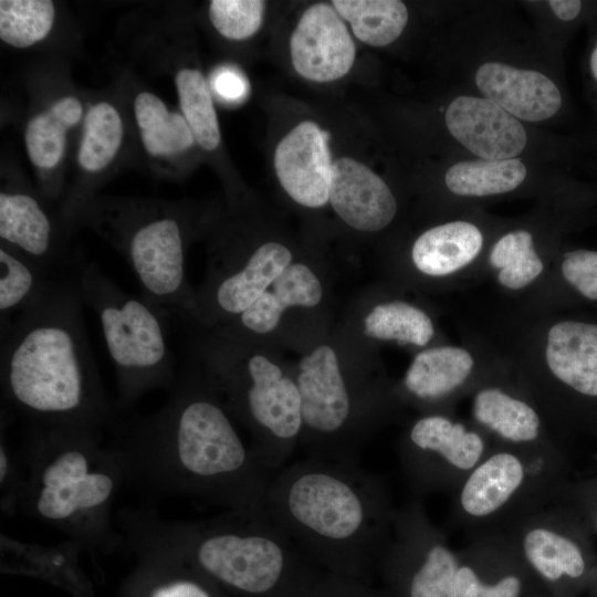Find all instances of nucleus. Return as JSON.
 I'll use <instances>...</instances> for the list:
<instances>
[{"instance_id":"1","label":"nucleus","mask_w":597,"mask_h":597,"mask_svg":"<svg viewBox=\"0 0 597 597\" xmlns=\"http://www.w3.org/2000/svg\"><path fill=\"white\" fill-rule=\"evenodd\" d=\"M107 430L126 485L145 496H184L266 514L275 473L245 444L212 386L184 376L157 411L117 415Z\"/></svg>"},{"instance_id":"2","label":"nucleus","mask_w":597,"mask_h":597,"mask_svg":"<svg viewBox=\"0 0 597 597\" xmlns=\"http://www.w3.org/2000/svg\"><path fill=\"white\" fill-rule=\"evenodd\" d=\"M83 304L78 272L56 280L2 338V398L29 426L104 433L117 416L88 345Z\"/></svg>"},{"instance_id":"3","label":"nucleus","mask_w":597,"mask_h":597,"mask_svg":"<svg viewBox=\"0 0 597 597\" xmlns=\"http://www.w3.org/2000/svg\"><path fill=\"white\" fill-rule=\"evenodd\" d=\"M265 512L323 572L368 582L397 507L384 479L359 463L306 457L274 474Z\"/></svg>"},{"instance_id":"4","label":"nucleus","mask_w":597,"mask_h":597,"mask_svg":"<svg viewBox=\"0 0 597 597\" xmlns=\"http://www.w3.org/2000/svg\"><path fill=\"white\" fill-rule=\"evenodd\" d=\"M116 521L125 545L164 552L245 597H306L325 573L266 514L185 522L125 507Z\"/></svg>"},{"instance_id":"5","label":"nucleus","mask_w":597,"mask_h":597,"mask_svg":"<svg viewBox=\"0 0 597 597\" xmlns=\"http://www.w3.org/2000/svg\"><path fill=\"white\" fill-rule=\"evenodd\" d=\"M103 433L29 426L18 451L17 512L51 525L84 549L112 552L125 544L113 526V505L126 485Z\"/></svg>"},{"instance_id":"6","label":"nucleus","mask_w":597,"mask_h":597,"mask_svg":"<svg viewBox=\"0 0 597 597\" xmlns=\"http://www.w3.org/2000/svg\"><path fill=\"white\" fill-rule=\"evenodd\" d=\"M536 333L519 380L568 452L574 441L597 444V321L561 316Z\"/></svg>"},{"instance_id":"7","label":"nucleus","mask_w":597,"mask_h":597,"mask_svg":"<svg viewBox=\"0 0 597 597\" xmlns=\"http://www.w3.org/2000/svg\"><path fill=\"white\" fill-rule=\"evenodd\" d=\"M573 473V458L563 447L494 446L452 494L450 521L470 541L503 533L554 502Z\"/></svg>"},{"instance_id":"8","label":"nucleus","mask_w":597,"mask_h":597,"mask_svg":"<svg viewBox=\"0 0 597 597\" xmlns=\"http://www.w3.org/2000/svg\"><path fill=\"white\" fill-rule=\"evenodd\" d=\"M78 285L84 304L96 313L115 367L118 415L128 413L145 394L176 383L163 310L126 293L97 264L82 263Z\"/></svg>"},{"instance_id":"9","label":"nucleus","mask_w":597,"mask_h":597,"mask_svg":"<svg viewBox=\"0 0 597 597\" xmlns=\"http://www.w3.org/2000/svg\"><path fill=\"white\" fill-rule=\"evenodd\" d=\"M88 222L117 248L143 297L169 317H193L196 295L185 275V231L174 208L148 203L97 205Z\"/></svg>"},{"instance_id":"10","label":"nucleus","mask_w":597,"mask_h":597,"mask_svg":"<svg viewBox=\"0 0 597 597\" xmlns=\"http://www.w3.org/2000/svg\"><path fill=\"white\" fill-rule=\"evenodd\" d=\"M206 350L218 387L254 436V451L276 473L301 440L303 421L296 380L261 354L249 356L238 367L210 348Z\"/></svg>"},{"instance_id":"11","label":"nucleus","mask_w":597,"mask_h":597,"mask_svg":"<svg viewBox=\"0 0 597 597\" xmlns=\"http://www.w3.org/2000/svg\"><path fill=\"white\" fill-rule=\"evenodd\" d=\"M503 534L552 597H576L597 561L594 536L566 504H551L512 523Z\"/></svg>"},{"instance_id":"12","label":"nucleus","mask_w":597,"mask_h":597,"mask_svg":"<svg viewBox=\"0 0 597 597\" xmlns=\"http://www.w3.org/2000/svg\"><path fill=\"white\" fill-rule=\"evenodd\" d=\"M458 551L432 523L419 496L397 507L377 573L390 597H458Z\"/></svg>"},{"instance_id":"13","label":"nucleus","mask_w":597,"mask_h":597,"mask_svg":"<svg viewBox=\"0 0 597 597\" xmlns=\"http://www.w3.org/2000/svg\"><path fill=\"white\" fill-rule=\"evenodd\" d=\"M495 444L471 421L450 412L423 413L402 434L398 458L417 495L453 494Z\"/></svg>"},{"instance_id":"14","label":"nucleus","mask_w":597,"mask_h":597,"mask_svg":"<svg viewBox=\"0 0 597 597\" xmlns=\"http://www.w3.org/2000/svg\"><path fill=\"white\" fill-rule=\"evenodd\" d=\"M470 421L495 446L520 450L563 447L519 379L511 381L504 374L492 373L470 392Z\"/></svg>"},{"instance_id":"15","label":"nucleus","mask_w":597,"mask_h":597,"mask_svg":"<svg viewBox=\"0 0 597 597\" xmlns=\"http://www.w3.org/2000/svg\"><path fill=\"white\" fill-rule=\"evenodd\" d=\"M458 563V597L549 596L503 533L471 540Z\"/></svg>"},{"instance_id":"16","label":"nucleus","mask_w":597,"mask_h":597,"mask_svg":"<svg viewBox=\"0 0 597 597\" xmlns=\"http://www.w3.org/2000/svg\"><path fill=\"white\" fill-rule=\"evenodd\" d=\"M493 371L463 345H439L419 352L402 379V391L426 412H450L452 405Z\"/></svg>"},{"instance_id":"17","label":"nucleus","mask_w":597,"mask_h":597,"mask_svg":"<svg viewBox=\"0 0 597 597\" xmlns=\"http://www.w3.org/2000/svg\"><path fill=\"white\" fill-rule=\"evenodd\" d=\"M295 71L313 82H331L352 69L356 48L333 6L315 3L300 18L290 40Z\"/></svg>"},{"instance_id":"18","label":"nucleus","mask_w":597,"mask_h":597,"mask_svg":"<svg viewBox=\"0 0 597 597\" xmlns=\"http://www.w3.org/2000/svg\"><path fill=\"white\" fill-rule=\"evenodd\" d=\"M0 238L54 280L75 275L83 263L63 250L51 216L35 197L23 191H1Z\"/></svg>"},{"instance_id":"19","label":"nucleus","mask_w":597,"mask_h":597,"mask_svg":"<svg viewBox=\"0 0 597 597\" xmlns=\"http://www.w3.org/2000/svg\"><path fill=\"white\" fill-rule=\"evenodd\" d=\"M328 133L303 121L286 134L274 153L276 177L297 203L318 208L328 202L333 163Z\"/></svg>"},{"instance_id":"20","label":"nucleus","mask_w":597,"mask_h":597,"mask_svg":"<svg viewBox=\"0 0 597 597\" xmlns=\"http://www.w3.org/2000/svg\"><path fill=\"white\" fill-rule=\"evenodd\" d=\"M444 118L451 135L481 159H512L526 145L522 124L488 98L459 96Z\"/></svg>"},{"instance_id":"21","label":"nucleus","mask_w":597,"mask_h":597,"mask_svg":"<svg viewBox=\"0 0 597 597\" xmlns=\"http://www.w3.org/2000/svg\"><path fill=\"white\" fill-rule=\"evenodd\" d=\"M328 201L345 223L365 232L383 230L397 212L396 198L386 182L350 157L333 163Z\"/></svg>"},{"instance_id":"22","label":"nucleus","mask_w":597,"mask_h":597,"mask_svg":"<svg viewBox=\"0 0 597 597\" xmlns=\"http://www.w3.org/2000/svg\"><path fill=\"white\" fill-rule=\"evenodd\" d=\"M291 261L292 254L283 244H261L251 252L238 273L196 297L193 317L212 321L240 315L269 289Z\"/></svg>"},{"instance_id":"23","label":"nucleus","mask_w":597,"mask_h":597,"mask_svg":"<svg viewBox=\"0 0 597 597\" xmlns=\"http://www.w3.org/2000/svg\"><path fill=\"white\" fill-rule=\"evenodd\" d=\"M475 84L485 98L523 121L547 119L562 105L556 84L546 75L532 70L489 62L478 69Z\"/></svg>"},{"instance_id":"24","label":"nucleus","mask_w":597,"mask_h":597,"mask_svg":"<svg viewBox=\"0 0 597 597\" xmlns=\"http://www.w3.org/2000/svg\"><path fill=\"white\" fill-rule=\"evenodd\" d=\"M484 237L478 226L455 220L432 227L412 244L411 260L421 274L447 279L465 271L480 255Z\"/></svg>"},{"instance_id":"25","label":"nucleus","mask_w":597,"mask_h":597,"mask_svg":"<svg viewBox=\"0 0 597 597\" xmlns=\"http://www.w3.org/2000/svg\"><path fill=\"white\" fill-rule=\"evenodd\" d=\"M323 295L322 284L314 272L303 263H291L265 291L239 317L240 325L255 334L273 331L285 308L290 306L312 307Z\"/></svg>"},{"instance_id":"26","label":"nucleus","mask_w":597,"mask_h":597,"mask_svg":"<svg viewBox=\"0 0 597 597\" xmlns=\"http://www.w3.org/2000/svg\"><path fill=\"white\" fill-rule=\"evenodd\" d=\"M133 112L145 151L166 159L181 155L196 145L192 132L181 113L170 111L154 93H138Z\"/></svg>"},{"instance_id":"27","label":"nucleus","mask_w":597,"mask_h":597,"mask_svg":"<svg viewBox=\"0 0 597 597\" xmlns=\"http://www.w3.org/2000/svg\"><path fill=\"white\" fill-rule=\"evenodd\" d=\"M82 116L81 101L76 96L65 95L29 119L24 129V145L33 166L51 170L60 165L66 149L67 132L78 124Z\"/></svg>"},{"instance_id":"28","label":"nucleus","mask_w":597,"mask_h":597,"mask_svg":"<svg viewBox=\"0 0 597 597\" xmlns=\"http://www.w3.org/2000/svg\"><path fill=\"white\" fill-rule=\"evenodd\" d=\"M488 262L498 284L511 292L532 286L546 272L532 233L523 229L503 234L492 245Z\"/></svg>"},{"instance_id":"29","label":"nucleus","mask_w":597,"mask_h":597,"mask_svg":"<svg viewBox=\"0 0 597 597\" xmlns=\"http://www.w3.org/2000/svg\"><path fill=\"white\" fill-rule=\"evenodd\" d=\"M332 4L350 23L354 35L371 46L394 42L408 21L406 4L399 0H334Z\"/></svg>"},{"instance_id":"30","label":"nucleus","mask_w":597,"mask_h":597,"mask_svg":"<svg viewBox=\"0 0 597 597\" xmlns=\"http://www.w3.org/2000/svg\"><path fill=\"white\" fill-rule=\"evenodd\" d=\"M525 177L526 168L520 159H476L450 167L444 181L454 195L486 197L516 189Z\"/></svg>"},{"instance_id":"31","label":"nucleus","mask_w":597,"mask_h":597,"mask_svg":"<svg viewBox=\"0 0 597 597\" xmlns=\"http://www.w3.org/2000/svg\"><path fill=\"white\" fill-rule=\"evenodd\" d=\"M364 333L379 341L425 347L432 341L436 329L432 318L422 308L394 300L370 310L364 320Z\"/></svg>"},{"instance_id":"32","label":"nucleus","mask_w":597,"mask_h":597,"mask_svg":"<svg viewBox=\"0 0 597 597\" xmlns=\"http://www.w3.org/2000/svg\"><path fill=\"white\" fill-rule=\"evenodd\" d=\"M54 280L41 266L14 248H0L1 317L21 313L41 297Z\"/></svg>"},{"instance_id":"33","label":"nucleus","mask_w":597,"mask_h":597,"mask_svg":"<svg viewBox=\"0 0 597 597\" xmlns=\"http://www.w3.org/2000/svg\"><path fill=\"white\" fill-rule=\"evenodd\" d=\"M180 111L188 123L196 144L212 151L221 143V133L209 84L202 72L181 67L175 74Z\"/></svg>"},{"instance_id":"34","label":"nucleus","mask_w":597,"mask_h":597,"mask_svg":"<svg viewBox=\"0 0 597 597\" xmlns=\"http://www.w3.org/2000/svg\"><path fill=\"white\" fill-rule=\"evenodd\" d=\"M124 138V125L118 109L106 101L93 104L84 117V128L77 149V163L87 172L105 169L116 157Z\"/></svg>"},{"instance_id":"35","label":"nucleus","mask_w":597,"mask_h":597,"mask_svg":"<svg viewBox=\"0 0 597 597\" xmlns=\"http://www.w3.org/2000/svg\"><path fill=\"white\" fill-rule=\"evenodd\" d=\"M55 20L51 0H1L0 39L17 48H30L44 40Z\"/></svg>"},{"instance_id":"36","label":"nucleus","mask_w":597,"mask_h":597,"mask_svg":"<svg viewBox=\"0 0 597 597\" xmlns=\"http://www.w3.org/2000/svg\"><path fill=\"white\" fill-rule=\"evenodd\" d=\"M264 10L265 2L261 0H212L209 19L223 38L241 41L259 31Z\"/></svg>"},{"instance_id":"37","label":"nucleus","mask_w":597,"mask_h":597,"mask_svg":"<svg viewBox=\"0 0 597 597\" xmlns=\"http://www.w3.org/2000/svg\"><path fill=\"white\" fill-rule=\"evenodd\" d=\"M556 500L569 506L597 537V460L590 469L573 473Z\"/></svg>"},{"instance_id":"38","label":"nucleus","mask_w":597,"mask_h":597,"mask_svg":"<svg viewBox=\"0 0 597 597\" xmlns=\"http://www.w3.org/2000/svg\"><path fill=\"white\" fill-rule=\"evenodd\" d=\"M558 272L578 296L597 302V251L577 249L564 253Z\"/></svg>"},{"instance_id":"39","label":"nucleus","mask_w":597,"mask_h":597,"mask_svg":"<svg viewBox=\"0 0 597 597\" xmlns=\"http://www.w3.org/2000/svg\"><path fill=\"white\" fill-rule=\"evenodd\" d=\"M306 597H390L385 589H376L368 582L324 573Z\"/></svg>"},{"instance_id":"40","label":"nucleus","mask_w":597,"mask_h":597,"mask_svg":"<svg viewBox=\"0 0 597 597\" xmlns=\"http://www.w3.org/2000/svg\"><path fill=\"white\" fill-rule=\"evenodd\" d=\"M211 580L190 566L170 579L154 585L147 597H218Z\"/></svg>"},{"instance_id":"41","label":"nucleus","mask_w":597,"mask_h":597,"mask_svg":"<svg viewBox=\"0 0 597 597\" xmlns=\"http://www.w3.org/2000/svg\"><path fill=\"white\" fill-rule=\"evenodd\" d=\"M212 87L216 93L229 102L243 100L248 93V81L233 67H221L212 76Z\"/></svg>"},{"instance_id":"42","label":"nucleus","mask_w":597,"mask_h":597,"mask_svg":"<svg viewBox=\"0 0 597 597\" xmlns=\"http://www.w3.org/2000/svg\"><path fill=\"white\" fill-rule=\"evenodd\" d=\"M548 4L556 17L563 21L575 19L582 9V2L578 0H549Z\"/></svg>"},{"instance_id":"43","label":"nucleus","mask_w":597,"mask_h":597,"mask_svg":"<svg viewBox=\"0 0 597 597\" xmlns=\"http://www.w3.org/2000/svg\"><path fill=\"white\" fill-rule=\"evenodd\" d=\"M590 70L594 77L597 80V44L590 56Z\"/></svg>"},{"instance_id":"44","label":"nucleus","mask_w":597,"mask_h":597,"mask_svg":"<svg viewBox=\"0 0 597 597\" xmlns=\"http://www.w3.org/2000/svg\"><path fill=\"white\" fill-rule=\"evenodd\" d=\"M589 586L591 587L593 591H597V561L591 574Z\"/></svg>"},{"instance_id":"45","label":"nucleus","mask_w":597,"mask_h":597,"mask_svg":"<svg viewBox=\"0 0 597 597\" xmlns=\"http://www.w3.org/2000/svg\"><path fill=\"white\" fill-rule=\"evenodd\" d=\"M545 597H552V596H545Z\"/></svg>"}]
</instances>
